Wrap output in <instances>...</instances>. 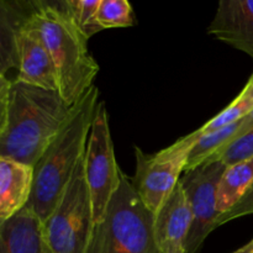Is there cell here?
Instances as JSON below:
<instances>
[{
	"mask_svg": "<svg viewBox=\"0 0 253 253\" xmlns=\"http://www.w3.org/2000/svg\"><path fill=\"white\" fill-rule=\"evenodd\" d=\"M96 21L103 30L120 29L133 26L136 17L127 0H100Z\"/></svg>",
	"mask_w": 253,
	"mask_h": 253,
	"instance_id": "17",
	"label": "cell"
},
{
	"mask_svg": "<svg viewBox=\"0 0 253 253\" xmlns=\"http://www.w3.org/2000/svg\"><path fill=\"white\" fill-rule=\"evenodd\" d=\"M192 210L182 184L178 183L165 204L155 214L153 232L161 253H185L192 227Z\"/></svg>",
	"mask_w": 253,
	"mask_h": 253,
	"instance_id": "9",
	"label": "cell"
},
{
	"mask_svg": "<svg viewBox=\"0 0 253 253\" xmlns=\"http://www.w3.org/2000/svg\"><path fill=\"white\" fill-rule=\"evenodd\" d=\"M98 99L99 89L93 85L78 101L76 113L68 124L34 166V182L26 208L42 222L57 207L83 160Z\"/></svg>",
	"mask_w": 253,
	"mask_h": 253,
	"instance_id": "2",
	"label": "cell"
},
{
	"mask_svg": "<svg viewBox=\"0 0 253 253\" xmlns=\"http://www.w3.org/2000/svg\"><path fill=\"white\" fill-rule=\"evenodd\" d=\"M46 44L58 78V93L69 105H76L94 85L99 64L88 49V39L69 15L64 0H39L30 19Z\"/></svg>",
	"mask_w": 253,
	"mask_h": 253,
	"instance_id": "3",
	"label": "cell"
},
{
	"mask_svg": "<svg viewBox=\"0 0 253 253\" xmlns=\"http://www.w3.org/2000/svg\"><path fill=\"white\" fill-rule=\"evenodd\" d=\"M155 214L138 198L132 180L121 174L103 220L94 225L86 253H161L153 232Z\"/></svg>",
	"mask_w": 253,
	"mask_h": 253,
	"instance_id": "4",
	"label": "cell"
},
{
	"mask_svg": "<svg viewBox=\"0 0 253 253\" xmlns=\"http://www.w3.org/2000/svg\"><path fill=\"white\" fill-rule=\"evenodd\" d=\"M241 93L246 94V95L252 96V98H253V73H252V76L250 77L249 82H247V84L245 85V88L242 89Z\"/></svg>",
	"mask_w": 253,
	"mask_h": 253,
	"instance_id": "24",
	"label": "cell"
},
{
	"mask_svg": "<svg viewBox=\"0 0 253 253\" xmlns=\"http://www.w3.org/2000/svg\"><path fill=\"white\" fill-rule=\"evenodd\" d=\"M252 109V96L246 95V94L244 93H240L239 95H237V98L234 99V101H232L229 106H226L224 110L220 111L216 116L210 119L205 125H203L202 127L198 128L197 132L199 133V135H203V133L211 132V131H216L222 127H226V126L229 125H232V124L237 123V121H240L241 119H244Z\"/></svg>",
	"mask_w": 253,
	"mask_h": 253,
	"instance_id": "18",
	"label": "cell"
},
{
	"mask_svg": "<svg viewBox=\"0 0 253 253\" xmlns=\"http://www.w3.org/2000/svg\"><path fill=\"white\" fill-rule=\"evenodd\" d=\"M208 32L253 58V0H221Z\"/></svg>",
	"mask_w": 253,
	"mask_h": 253,
	"instance_id": "11",
	"label": "cell"
},
{
	"mask_svg": "<svg viewBox=\"0 0 253 253\" xmlns=\"http://www.w3.org/2000/svg\"><path fill=\"white\" fill-rule=\"evenodd\" d=\"M0 253H52L43 224L29 208L0 225Z\"/></svg>",
	"mask_w": 253,
	"mask_h": 253,
	"instance_id": "13",
	"label": "cell"
},
{
	"mask_svg": "<svg viewBox=\"0 0 253 253\" xmlns=\"http://www.w3.org/2000/svg\"><path fill=\"white\" fill-rule=\"evenodd\" d=\"M226 166L221 161L205 163L184 172L179 179L192 210V227L184 246L185 253H197L216 227L220 214L216 208L217 184Z\"/></svg>",
	"mask_w": 253,
	"mask_h": 253,
	"instance_id": "8",
	"label": "cell"
},
{
	"mask_svg": "<svg viewBox=\"0 0 253 253\" xmlns=\"http://www.w3.org/2000/svg\"><path fill=\"white\" fill-rule=\"evenodd\" d=\"M11 85L12 82H10L6 76L0 73V133L5 130L7 124Z\"/></svg>",
	"mask_w": 253,
	"mask_h": 253,
	"instance_id": "22",
	"label": "cell"
},
{
	"mask_svg": "<svg viewBox=\"0 0 253 253\" xmlns=\"http://www.w3.org/2000/svg\"><path fill=\"white\" fill-rule=\"evenodd\" d=\"M19 68L16 81L46 90L58 91L53 59L34 26L27 22L17 37Z\"/></svg>",
	"mask_w": 253,
	"mask_h": 253,
	"instance_id": "10",
	"label": "cell"
},
{
	"mask_svg": "<svg viewBox=\"0 0 253 253\" xmlns=\"http://www.w3.org/2000/svg\"><path fill=\"white\" fill-rule=\"evenodd\" d=\"M77 104H67L58 91L12 82L7 124L0 133V157L34 167L71 120Z\"/></svg>",
	"mask_w": 253,
	"mask_h": 253,
	"instance_id": "1",
	"label": "cell"
},
{
	"mask_svg": "<svg viewBox=\"0 0 253 253\" xmlns=\"http://www.w3.org/2000/svg\"><path fill=\"white\" fill-rule=\"evenodd\" d=\"M39 0H0V73L19 68L17 37L26 26Z\"/></svg>",
	"mask_w": 253,
	"mask_h": 253,
	"instance_id": "12",
	"label": "cell"
},
{
	"mask_svg": "<svg viewBox=\"0 0 253 253\" xmlns=\"http://www.w3.org/2000/svg\"><path fill=\"white\" fill-rule=\"evenodd\" d=\"M252 128H253V109L241 120V125H240V128L239 131H237V133L235 135L234 141L237 140L239 137H241V136L245 135L246 132H249V131L252 130Z\"/></svg>",
	"mask_w": 253,
	"mask_h": 253,
	"instance_id": "23",
	"label": "cell"
},
{
	"mask_svg": "<svg viewBox=\"0 0 253 253\" xmlns=\"http://www.w3.org/2000/svg\"><path fill=\"white\" fill-rule=\"evenodd\" d=\"M232 253H253V239L249 242V244H246L245 246H242L241 249L236 250V251Z\"/></svg>",
	"mask_w": 253,
	"mask_h": 253,
	"instance_id": "25",
	"label": "cell"
},
{
	"mask_svg": "<svg viewBox=\"0 0 253 253\" xmlns=\"http://www.w3.org/2000/svg\"><path fill=\"white\" fill-rule=\"evenodd\" d=\"M252 183L253 158L226 167L217 184V211L224 214L232 209L244 198Z\"/></svg>",
	"mask_w": 253,
	"mask_h": 253,
	"instance_id": "15",
	"label": "cell"
},
{
	"mask_svg": "<svg viewBox=\"0 0 253 253\" xmlns=\"http://www.w3.org/2000/svg\"><path fill=\"white\" fill-rule=\"evenodd\" d=\"M251 214H253V183L251 187H250V189L247 190L246 194L244 195V198L232 209L220 215L216 221V227H220L221 225L226 224V222L231 221V220L239 219V217Z\"/></svg>",
	"mask_w": 253,
	"mask_h": 253,
	"instance_id": "21",
	"label": "cell"
},
{
	"mask_svg": "<svg viewBox=\"0 0 253 253\" xmlns=\"http://www.w3.org/2000/svg\"><path fill=\"white\" fill-rule=\"evenodd\" d=\"M197 138L198 133L194 131L155 155H147L141 148H135L136 173L132 185L141 202L152 214L162 208L179 183Z\"/></svg>",
	"mask_w": 253,
	"mask_h": 253,
	"instance_id": "7",
	"label": "cell"
},
{
	"mask_svg": "<svg viewBox=\"0 0 253 253\" xmlns=\"http://www.w3.org/2000/svg\"><path fill=\"white\" fill-rule=\"evenodd\" d=\"M84 177L90 194L94 225L105 215L121 183V169L114 152L109 115L104 101H99L84 153Z\"/></svg>",
	"mask_w": 253,
	"mask_h": 253,
	"instance_id": "6",
	"label": "cell"
},
{
	"mask_svg": "<svg viewBox=\"0 0 253 253\" xmlns=\"http://www.w3.org/2000/svg\"><path fill=\"white\" fill-rule=\"evenodd\" d=\"M67 10L73 21L86 39L103 31L96 21V12L100 0H64Z\"/></svg>",
	"mask_w": 253,
	"mask_h": 253,
	"instance_id": "19",
	"label": "cell"
},
{
	"mask_svg": "<svg viewBox=\"0 0 253 253\" xmlns=\"http://www.w3.org/2000/svg\"><path fill=\"white\" fill-rule=\"evenodd\" d=\"M241 120L226 127L203 135H199L195 131L198 133V138L190 150L185 172L200 167L205 163H214L219 161L227 146L234 141L235 135L241 125Z\"/></svg>",
	"mask_w": 253,
	"mask_h": 253,
	"instance_id": "16",
	"label": "cell"
},
{
	"mask_svg": "<svg viewBox=\"0 0 253 253\" xmlns=\"http://www.w3.org/2000/svg\"><path fill=\"white\" fill-rule=\"evenodd\" d=\"M83 160L79 162L57 207L42 222L44 239L52 253L88 251L94 230V217L90 194L84 177Z\"/></svg>",
	"mask_w": 253,
	"mask_h": 253,
	"instance_id": "5",
	"label": "cell"
},
{
	"mask_svg": "<svg viewBox=\"0 0 253 253\" xmlns=\"http://www.w3.org/2000/svg\"><path fill=\"white\" fill-rule=\"evenodd\" d=\"M251 158H253V128L237 140L232 141L219 161H221L226 167H230Z\"/></svg>",
	"mask_w": 253,
	"mask_h": 253,
	"instance_id": "20",
	"label": "cell"
},
{
	"mask_svg": "<svg viewBox=\"0 0 253 253\" xmlns=\"http://www.w3.org/2000/svg\"><path fill=\"white\" fill-rule=\"evenodd\" d=\"M34 182V167L0 157V225L27 205Z\"/></svg>",
	"mask_w": 253,
	"mask_h": 253,
	"instance_id": "14",
	"label": "cell"
}]
</instances>
